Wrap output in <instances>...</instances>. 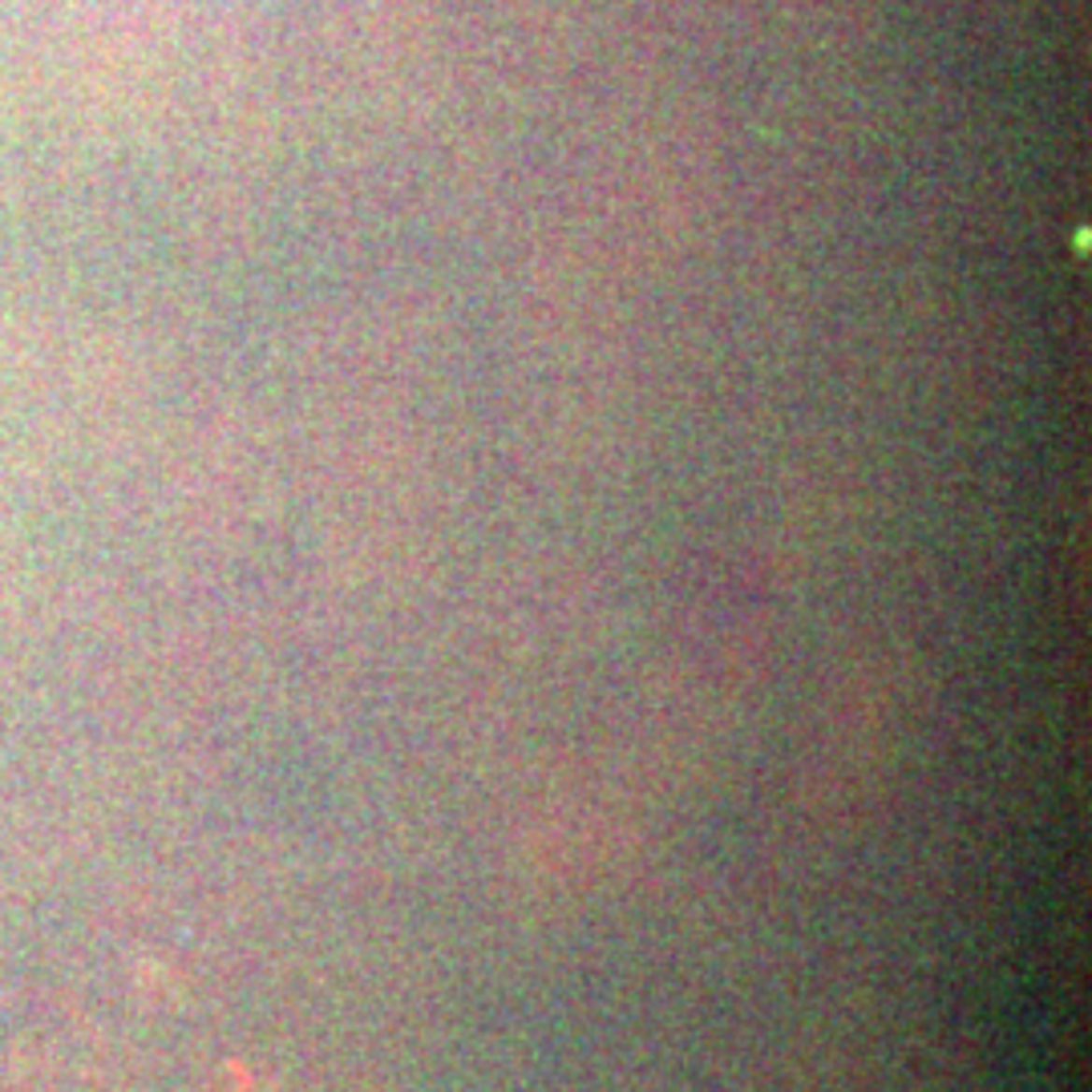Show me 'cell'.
<instances>
[{
	"label": "cell",
	"instance_id": "1",
	"mask_svg": "<svg viewBox=\"0 0 1092 1092\" xmlns=\"http://www.w3.org/2000/svg\"><path fill=\"white\" fill-rule=\"evenodd\" d=\"M231 1092H267V1088H231Z\"/></svg>",
	"mask_w": 1092,
	"mask_h": 1092
}]
</instances>
